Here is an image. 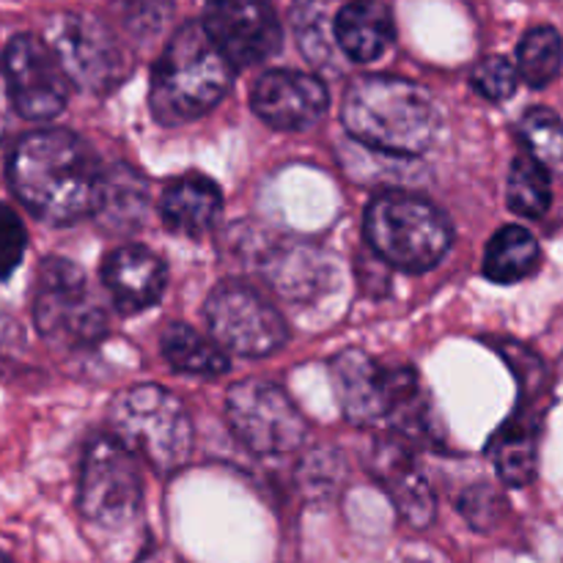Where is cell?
I'll return each mask as SVG.
<instances>
[{
    "label": "cell",
    "mask_w": 563,
    "mask_h": 563,
    "mask_svg": "<svg viewBox=\"0 0 563 563\" xmlns=\"http://www.w3.org/2000/svg\"><path fill=\"white\" fill-rule=\"evenodd\" d=\"M9 181L36 218L75 223L99 212L108 174L75 132L38 130L16 141L9 157Z\"/></svg>",
    "instance_id": "6da1fadb"
},
{
    "label": "cell",
    "mask_w": 563,
    "mask_h": 563,
    "mask_svg": "<svg viewBox=\"0 0 563 563\" xmlns=\"http://www.w3.org/2000/svg\"><path fill=\"white\" fill-rule=\"evenodd\" d=\"M341 121L363 146L416 157L429 152L440 130L438 104L405 77L366 75L346 88Z\"/></svg>",
    "instance_id": "7a4b0ae2"
},
{
    "label": "cell",
    "mask_w": 563,
    "mask_h": 563,
    "mask_svg": "<svg viewBox=\"0 0 563 563\" xmlns=\"http://www.w3.org/2000/svg\"><path fill=\"white\" fill-rule=\"evenodd\" d=\"M234 66L198 22H187L165 44L152 71L148 108L165 126L201 119L229 93Z\"/></svg>",
    "instance_id": "3957f363"
},
{
    "label": "cell",
    "mask_w": 563,
    "mask_h": 563,
    "mask_svg": "<svg viewBox=\"0 0 563 563\" xmlns=\"http://www.w3.org/2000/svg\"><path fill=\"white\" fill-rule=\"evenodd\" d=\"M113 438L157 473H176L192 454V421L187 407L159 385L121 390L110 405Z\"/></svg>",
    "instance_id": "277c9868"
},
{
    "label": "cell",
    "mask_w": 563,
    "mask_h": 563,
    "mask_svg": "<svg viewBox=\"0 0 563 563\" xmlns=\"http://www.w3.org/2000/svg\"><path fill=\"white\" fill-rule=\"evenodd\" d=\"M366 240L390 267L427 273L451 251L454 231L445 214L427 198L383 192L366 209Z\"/></svg>",
    "instance_id": "5b68a950"
},
{
    "label": "cell",
    "mask_w": 563,
    "mask_h": 563,
    "mask_svg": "<svg viewBox=\"0 0 563 563\" xmlns=\"http://www.w3.org/2000/svg\"><path fill=\"white\" fill-rule=\"evenodd\" d=\"M33 322L55 350H91L108 335V311L86 273L66 258L49 256L33 286Z\"/></svg>",
    "instance_id": "8992f818"
},
{
    "label": "cell",
    "mask_w": 563,
    "mask_h": 563,
    "mask_svg": "<svg viewBox=\"0 0 563 563\" xmlns=\"http://www.w3.org/2000/svg\"><path fill=\"white\" fill-rule=\"evenodd\" d=\"M141 495V473L130 451L113 434L93 438L82 456L80 493H77L82 517L91 526L119 531L137 517Z\"/></svg>",
    "instance_id": "52a82bcc"
},
{
    "label": "cell",
    "mask_w": 563,
    "mask_h": 563,
    "mask_svg": "<svg viewBox=\"0 0 563 563\" xmlns=\"http://www.w3.org/2000/svg\"><path fill=\"white\" fill-rule=\"evenodd\" d=\"M225 412L236 438L262 456L291 454L308 438V423L284 388L269 379H245L229 390Z\"/></svg>",
    "instance_id": "ba28073f"
},
{
    "label": "cell",
    "mask_w": 563,
    "mask_h": 563,
    "mask_svg": "<svg viewBox=\"0 0 563 563\" xmlns=\"http://www.w3.org/2000/svg\"><path fill=\"white\" fill-rule=\"evenodd\" d=\"M44 42L58 58L69 82L82 91H108L124 77L126 60L104 22L91 14H55Z\"/></svg>",
    "instance_id": "9c48e42d"
},
{
    "label": "cell",
    "mask_w": 563,
    "mask_h": 563,
    "mask_svg": "<svg viewBox=\"0 0 563 563\" xmlns=\"http://www.w3.org/2000/svg\"><path fill=\"white\" fill-rule=\"evenodd\" d=\"M203 313L214 341L242 357L273 355L289 341L284 317L245 284L218 286Z\"/></svg>",
    "instance_id": "30bf717a"
},
{
    "label": "cell",
    "mask_w": 563,
    "mask_h": 563,
    "mask_svg": "<svg viewBox=\"0 0 563 563\" xmlns=\"http://www.w3.org/2000/svg\"><path fill=\"white\" fill-rule=\"evenodd\" d=\"M11 104L27 121H49L69 102V77L44 38L20 33L3 53Z\"/></svg>",
    "instance_id": "8fae6325"
},
{
    "label": "cell",
    "mask_w": 563,
    "mask_h": 563,
    "mask_svg": "<svg viewBox=\"0 0 563 563\" xmlns=\"http://www.w3.org/2000/svg\"><path fill=\"white\" fill-rule=\"evenodd\" d=\"M203 31L231 66H253L280 49V22L269 0H207Z\"/></svg>",
    "instance_id": "7c38bea8"
},
{
    "label": "cell",
    "mask_w": 563,
    "mask_h": 563,
    "mask_svg": "<svg viewBox=\"0 0 563 563\" xmlns=\"http://www.w3.org/2000/svg\"><path fill=\"white\" fill-rule=\"evenodd\" d=\"M251 104L258 119L275 130H308L324 119L330 93L319 77L273 69L253 82Z\"/></svg>",
    "instance_id": "4fadbf2b"
},
{
    "label": "cell",
    "mask_w": 563,
    "mask_h": 563,
    "mask_svg": "<svg viewBox=\"0 0 563 563\" xmlns=\"http://www.w3.org/2000/svg\"><path fill=\"white\" fill-rule=\"evenodd\" d=\"M335 394L346 421L357 427L390 421L394 407V368H383L361 350H344L330 361Z\"/></svg>",
    "instance_id": "5bb4252c"
},
{
    "label": "cell",
    "mask_w": 563,
    "mask_h": 563,
    "mask_svg": "<svg viewBox=\"0 0 563 563\" xmlns=\"http://www.w3.org/2000/svg\"><path fill=\"white\" fill-rule=\"evenodd\" d=\"M537 390H544V383H526L520 407L515 418L506 421L489 440V460L495 471L511 487H526L537 476V454H539V432H542V416L537 410Z\"/></svg>",
    "instance_id": "9a60e30c"
},
{
    "label": "cell",
    "mask_w": 563,
    "mask_h": 563,
    "mask_svg": "<svg viewBox=\"0 0 563 563\" xmlns=\"http://www.w3.org/2000/svg\"><path fill=\"white\" fill-rule=\"evenodd\" d=\"M372 473L379 487L394 500L401 520L416 528H427L434 520L438 506H434L432 487H429L427 476L410 456V451L399 440L377 443L372 456Z\"/></svg>",
    "instance_id": "2e32d148"
},
{
    "label": "cell",
    "mask_w": 563,
    "mask_h": 563,
    "mask_svg": "<svg viewBox=\"0 0 563 563\" xmlns=\"http://www.w3.org/2000/svg\"><path fill=\"white\" fill-rule=\"evenodd\" d=\"M102 280L121 313H141L157 306L168 273L157 253L141 245H124L104 258Z\"/></svg>",
    "instance_id": "e0dca14e"
},
{
    "label": "cell",
    "mask_w": 563,
    "mask_h": 563,
    "mask_svg": "<svg viewBox=\"0 0 563 563\" xmlns=\"http://www.w3.org/2000/svg\"><path fill=\"white\" fill-rule=\"evenodd\" d=\"M335 42L357 64L383 58L396 38L394 16L379 0H352L335 16Z\"/></svg>",
    "instance_id": "ac0fdd59"
},
{
    "label": "cell",
    "mask_w": 563,
    "mask_h": 563,
    "mask_svg": "<svg viewBox=\"0 0 563 563\" xmlns=\"http://www.w3.org/2000/svg\"><path fill=\"white\" fill-rule=\"evenodd\" d=\"M223 209V196L220 187L207 176H181L174 185L165 187L163 198H159V214L163 223L170 231L185 236L207 234L220 218Z\"/></svg>",
    "instance_id": "d6986e66"
},
{
    "label": "cell",
    "mask_w": 563,
    "mask_h": 563,
    "mask_svg": "<svg viewBox=\"0 0 563 563\" xmlns=\"http://www.w3.org/2000/svg\"><path fill=\"white\" fill-rule=\"evenodd\" d=\"M264 275L278 295L291 297V300H308L328 289V284L333 280V262H328L317 247H278L264 262Z\"/></svg>",
    "instance_id": "ffe728a7"
},
{
    "label": "cell",
    "mask_w": 563,
    "mask_h": 563,
    "mask_svg": "<svg viewBox=\"0 0 563 563\" xmlns=\"http://www.w3.org/2000/svg\"><path fill=\"white\" fill-rule=\"evenodd\" d=\"M539 242L522 225H504L484 251V275L495 284H517L537 273Z\"/></svg>",
    "instance_id": "44dd1931"
},
{
    "label": "cell",
    "mask_w": 563,
    "mask_h": 563,
    "mask_svg": "<svg viewBox=\"0 0 563 563\" xmlns=\"http://www.w3.org/2000/svg\"><path fill=\"white\" fill-rule=\"evenodd\" d=\"M163 355L176 372L196 377H218L229 368L223 346L212 344L185 322L168 324L163 333Z\"/></svg>",
    "instance_id": "7402d4cb"
},
{
    "label": "cell",
    "mask_w": 563,
    "mask_h": 563,
    "mask_svg": "<svg viewBox=\"0 0 563 563\" xmlns=\"http://www.w3.org/2000/svg\"><path fill=\"white\" fill-rule=\"evenodd\" d=\"M563 42L559 31L550 25H539L522 36L517 47V75L531 88H544L561 75Z\"/></svg>",
    "instance_id": "603a6c76"
},
{
    "label": "cell",
    "mask_w": 563,
    "mask_h": 563,
    "mask_svg": "<svg viewBox=\"0 0 563 563\" xmlns=\"http://www.w3.org/2000/svg\"><path fill=\"white\" fill-rule=\"evenodd\" d=\"M506 201L511 212L522 218H542L553 201L550 176L544 165H539L531 154H520L511 163L509 181H506Z\"/></svg>",
    "instance_id": "cb8c5ba5"
},
{
    "label": "cell",
    "mask_w": 563,
    "mask_h": 563,
    "mask_svg": "<svg viewBox=\"0 0 563 563\" xmlns=\"http://www.w3.org/2000/svg\"><path fill=\"white\" fill-rule=\"evenodd\" d=\"M520 135L539 165L553 174H563V124L553 110H528L520 121Z\"/></svg>",
    "instance_id": "d4e9b609"
},
{
    "label": "cell",
    "mask_w": 563,
    "mask_h": 563,
    "mask_svg": "<svg viewBox=\"0 0 563 563\" xmlns=\"http://www.w3.org/2000/svg\"><path fill=\"white\" fill-rule=\"evenodd\" d=\"M143 203H146V196H143V185L135 176V170L115 168L113 174H108L99 212H108L119 223L132 225L137 223V214L143 212Z\"/></svg>",
    "instance_id": "484cf974"
},
{
    "label": "cell",
    "mask_w": 563,
    "mask_h": 563,
    "mask_svg": "<svg viewBox=\"0 0 563 563\" xmlns=\"http://www.w3.org/2000/svg\"><path fill=\"white\" fill-rule=\"evenodd\" d=\"M517 66L504 55H489L473 69V88L489 102H504L517 91Z\"/></svg>",
    "instance_id": "4316f807"
},
{
    "label": "cell",
    "mask_w": 563,
    "mask_h": 563,
    "mask_svg": "<svg viewBox=\"0 0 563 563\" xmlns=\"http://www.w3.org/2000/svg\"><path fill=\"white\" fill-rule=\"evenodd\" d=\"M170 11H174L170 0H124L121 20L137 38H154L168 25Z\"/></svg>",
    "instance_id": "83f0119b"
},
{
    "label": "cell",
    "mask_w": 563,
    "mask_h": 563,
    "mask_svg": "<svg viewBox=\"0 0 563 563\" xmlns=\"http://www.w3.org/2000/svg\"><path fill=\"white\" fill-rule=\"evenodd\" d=\"M25 225L16 218L14 209L0 203V280L9 278V275L20 267L22 256H25Z\"/></svg>",
    "instance_id": "f1b7e54d"
},
{
    "label": "cell",
    "mask_w": 563,
    "mask_h": 563,
    "mask_svg": "<svg viewBox=\"0 0 563 563\" xmlns=\"http://www.w3.org/2000/svg\"><path fill=\"white\" fill-rule=\"evenodd\" d=\"M460 509L471 520L473 528H478V531L484 528L487 531V528H493L495 511L500 509V500L489 487H473L471 493L462 495Z\"/></svg>",
    "instance_id": "f546056e"
},
{
    "label": "cell",
    "mask_w": 563,
    "mask_h": 563,
    "mask_svg": "<svg viewBox=\"0 0 563 563\" xmlns=\"http://www.w3.org/2000/svg\"><path fill=\"white\" fill-rule=\"evenodd\" d=\"M9 108H14V104H11L9 82H5L3 69H0V141H3L5 126H9Z\"/></svg>",
    "instance_id": "4dcf8cb0"
},
{
    "label": "cell",
    "mask_w": 563,
    "mask_h": 563,
    "mask_svg": "<svg viewBox=\"0 0 563 563\" xmlns=\"http://www.w3.org/2000/svg\"><path fill=\"white\" fill-rule=\"evenodd\" d=\"M0 563H11L9 559H3V555H0Z\"/></svg>",
    "instance_id": "1f68e13d"
}]
</instances>
